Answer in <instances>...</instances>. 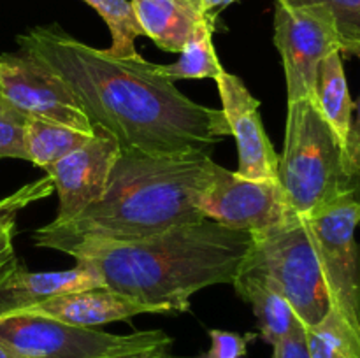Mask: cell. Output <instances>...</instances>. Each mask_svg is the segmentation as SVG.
<instances>
[{"label": "cell", "mask_w": 360, "mask_h": 358, "mask_svg": "<svg viewBox=\"0 0 360 358\" xmlns=\"http://www.w3.org/2000/svg\"><path fill=\"white\" fill-rule=\"evenodd\" d=\"M0 97L32 119L94 133L90 119L65 83L25 53L0 55Z\"/></svg>", "instance_id": "obj_10"}, {"label": "cell", "mask_w": 360, "mask_h": 358, "mask_svg": "<svg viewBox=\"0 0 360 358\" xmlns=\"http://www.w3.org/2000/svg\"><path fill=\"white\" fill-rule=\"evenodd\" d=\"M199 2H200V7H202L204 13L214 16V13H217V11L225 9V7L231 6V4L236 2V0H199Z\"/></svg>", "instance_id": "obj_29"}, {"label": "cell", "mask_w": 360, "mask_h": 358, "mask_svg": "<svg viewBox=\"0 0 360 358\" xmlns=\"http://www.w3.org/2000/svg\"><path fill=\"white\" fill-rule=\"evenodd\" d=\"M214 16H207L181 49L178 62L171 65H155V72L176 79H214L225 72L213 46Z\"/></svg>", "instance_id": "obj_18"}, {"label": "cell", "mask_w": 360, "mask_h": 358, "mask_svg": "<svg viewBox=\"0 0 360 358\" xmlns=\"http://www.w3.org/2000/svg\"><path fill=\"white\" fill-rule=\"evenodd\" d=\"M278 183L288 206L297 216L308 218L360 190L345 171V146L309 98L288 102L283 153Z\"/></svg>", "instance_id": "obj_4"}, {"label": "cell", "mask_w": 360, "mask_h": 358, "mask_svg": "<svg viewBox=\"0 0 360 358\" xmlns=\"http://www.w3.org/2000/svg\"><path fill=\"white\" fill-rule=\"evenodd\" d=\"M253 241L239 272L253 274L276 288L304 326H313L329 312L330 300L304 218L252 234Z\"/></svg>", "instance_id": "obj_5"}, {"label": "cell", "mask_w": 360, "mask_h": 358, "mask_svg": "<svg viewBox=\"0 0 360 358\" xmlns=\"http://www.w3.org/2000/svg\"><path fill=\"white\" fill-rule=\"evenodd\" d=\"M94 7L111 32V46L105 49L112 58H137L136 39L144 35L130 0H83Z\"/></svg>", "instance_id": "obj_20"}, {"label": "cell", "mask_w": 360, "mask_h": 358, "mask_svg": "<svg viewBox=\"0 0 360 358\" xmlns=\"http://www.w3.org/2000/svg\"><path fill=\"white\" fill-rule=\"evenodd\" d=\"M232 284L236 293L252 305L257 316L260 337L271 346L280 343L301 323L287 298L262 277L238 272Z\"/></svg>", "instance_id": "obj_16"}, {"label": "cell", "mask_w": 360, "mask_h": 358, "mask_svg": "<svg viewBox=\"0 0 360 358\" xmlns=\"http://www.w3.org/2000/svg\"><path fill=\"white\" fill-rule=\"evenodd\" d=\"M101 358H172V337L167 336L165 339L158 340V343L130 347V350L105 354V357Z\"/></svg>", "instance_id": "obj_27"}, {"label": "cell", "mask_w": 360, "mask_h": 358, "mask_svg": "<svg viewBox=\"0 0 360 358\" xmlns=\"http://www.w3.org/2000/svg\"><path fill=\"white\" fill-rule=\"evenodd\" d=\"M164 330L118 333L67 325L28 309L0 316V343L18 358H101L165 339Z\"/></svg>", "instance_id": "obj_7"}, {"label": "cell", "mask_w": 360, "mask_h": 358, "mask_svg": "<svg viewBox=\"0 0 360 358\" xmlns=\"http://www.w3.org/2000/svg\"><path fill=\"white\" fill-rule=\"evenodd\" d=\"M53 190H55V186H53L51 179L46 175V178L21 186L18 192L11 193L9 197L0 200V234L9 227H13V225H16V216L20 211H23L30 204L37 202V200L49 197Z\"/></svg>", "instance_id": "obj_23"}, {"label": "cell", "mask_w": 360, "mask_h": 358, "mask_svg": "<svg viewBox=\"0 0 360 358\" xmlns=\"http://www.w3.org/2000/svg\"><path fill=\"white\" fill-rule=\"evenodd\" d=\"M341 55H343L341 51H334L320 63L319 77H316V105L345 146L350 132L355 104L352 102L350 90H348Z\"/></svg>", "instance_id": "obj_17"}, {"label": "cell", "mask_w": 360, "mask_h": 358, "mask_svg": "<svg viewBox=\"0 0 360 358\" xmlns=\"http://www.w3.org/2000/svg\"><path fill=\"white\" fill-rule=\"evenodd\" d=\"M102 281L86 267L60 272H32L13 258L0 270V316L30 307L60 293L101 288Z\"/></svg>", "instance_id": "obj_14"}, {"label": "cell", "mask_w": 360, "mask_h": 358, "mask_svg": "<svg viewBox=\"0 0 360 358\" xmlns=\"http://www.w3.org/2000/svg\"><path fill=\"white\" fill-rule=\"evenodd\" d=\"M199 207L210 220L252 234L266 232L297 216L278 181L241 178L218 164L211 168Z\"/></svg>", "instance_id": "obj_9"}, {"label": "cell", "mask_w": 360, "mask_h": 358, "mask_svg": "<svg viewBox=\"0 0 360 358\" xmlns=\"http://www.w3.org/2000/svg\"><path fill=\"white\" fill-rule=\"evenodd\" d=\"M274 46L287 77L288 102H316V77L323 58L341 51L340 34L329 7L320 2L276 0Z\"/></svg>", "instance_id": "obj_8"}, {"label": "cell", "mask_w": 360, "mask_h": 358, "mask_svg": "<svg viewBox=\"0 0 360 358\" xmlns=\"http://www.w3.org/2000/svg\"><path fill=\"white\" fill-rule=\"evenodd\" d=\"M360 60V48L352 53ZM355 116H352L350 132H348L347 144H345V171L348 178L360 185V97L354 105Z\"/></svg>", "instance_id": "obj_25"}, {"label": "cell", "mask_w": 360, "mask_h": 358, "mask_svg": "<svg viewBox=\"0 0 360 358\" xmlns=\"http://www.w3.org/2000/svg\"><path fill=\"white\" fill-rule=\"evenodd\" d=\"M0 358H18V357L9 350V347H6L2 343H0Z\"/></svg>", "instance_id": "obj_30"}, {"label": "cell", "mask_w": 360, "mask_h": 358, "mask_svg": "<svg viewBox=\"0 0 360 358\" xmlns=\"http://www.w3.org/2000/svg\"><path fill=\"white\" fill-rule=\"evenodd\" d=\"M221 111L238 144L236 174L255 181H278L280 154L271 144L260 118V100L250 93L241 77L224 72L217 79Z\"/></svg>", "instance_id": "obj_12"}, {"label": "cell", "mask_w": 360, "mask_h": 358, "mask_svg": "<svg viewBox=\"0 0 360 358\" xmlns=\"http://www.w3.org/2000/svg\"><path fill=\"white\" fill-rule=\"evenodd\" d=\"M214 161L210 153H122L105 192L74 220L35 230V246L69 253L81 242H130L204 220L199 207Z\"/></svg>", "instance_id": "obj_3"}, {"label": "cell", "mask_w": 360, "mask_h": 358, "mask_svg": "<svg viewBox=\"0 0 360 358\" xmlns=\"http://www.w3.org/2000/svg\"><path fill=\"white\" fill-rule=\"evenodd\" d=\"M25 309L58 319L67 325L84 326V329H95L105 323L127 321L144 312H157V309L151 305L105 286L60 293Z\"/></svg>", "instance_id": "obj_13"}, {"label": "cell", "mask_w": 360, "mask_h": 358, "mask_svg": "<svg viewBox=\"0 0 360 358\" xmlns=\"http://www.w3.org/2000/svg\"><path fill=\"white\" fill-rule=\"evenodd\" d=\"M91 126L94 133L83 146L46 168L60 199L58 213L49 223L62 225L74 220L104 195L122 147L111 132L98 125Z\"/></svg>", "instance_id": "obj_11"}, {"label": "cell", "mask_w": 360, "mask_h": 358, "mask_svg": "<svg viewBox=\"0 0 360 358\" xmlns=\"http://www.w3.org/2000/svg\"><path fill=\"white\" fill-rule=\"evenodd\" d=\"M211 347L204 353L197 354L193 358H245L248 343L253 339V333L241 336L238 332H229V330H210Z\"/></svg>", "instance_id": "obj_24"}, {"label": "cell", "mask_w": 360, "mask_h": 358, "mask_svg": "<svg viewBox=\"0 0 360 358\" xmlns=\"http://www.w3.org/2000/svg\"><path fill=\"white\" fill-rule=\"evenodd\" d=\"M320 2L329 7L341 41V53L352 55L360 48V0H294Z\"/></svg>", "instance_id": "obj_22"}, {"label": "cell", "mask_w": 360, "mask_h": 358, "mask_svg": "<svg viewBox=\"0 0 360 358\" xmlns=\"http://www.w3.org/2000/svg\"><path fill=\"white\" fill-rule=\"evenodd\" d=\"M144 35L160 49L181 53L206 14L199 0H130Z\"/></svg>", "instance_id": "obj_15"}, {"label": "cell", "mask_w": 360, "mask_h": 358, "mask_svg": "<svg viewBox=\"0 0 360 358\" xmlns=\"http://www.w3.org/2000/svg\"><path fill=\"white\" fill-rule=\"evenodd\" d=\"M252 241V232L204 218L141 241L81 242L67 255L97 274L102 286L157 312H185L197 291L234 281Z\"/></svg>", "instance_id": "obj_2"}, {"label": "cell", "mask_w": 360, "mask_h": 358, "mask_svg": "<svg viewBox=\"0 0 360 358\" xmlns=\"http://www.w3.org/2000/svg\"><path fill=\"white\" fill-rule=\"evenodd\" d=\"M273 347V358H309L308 347H306L304 325L299 323L287 337H283Z\"/></svg>", "instance_id": "obj_26"}, {"label": "cell", "mask_w": 360, "mask_h": 358, "mask_svg": "<svg viewBox=\"0 0 360 358\" xmlns=\"http://www.w3.org/2000/svg\"><path fill=\"white\" fill-rule=\"evenodd\" d=\"M315 242L330 309L360 336V190L304 218Z\"/></svg>", "instance_id": "obj_6"}, {"label": "cell", "mask_w": 360, "mask_h": 358, "mask_svg": "<svg viewBox=\"0 0 360 358\" xmlns=\"http://www.w3.org/2000/svg\"><path fill=\"white\" fill-rule=\"evenodd\" d=\"M90 139L88 133L69 128L58 123H49L44 119H28L25 128V151L27 160L35 167L48 168L60 158L67 157L74 150L83 146Z\"/></svg>", "instance_id": "obj_19"}, {"label": "cell", "mask_w": 360, "mask_h": 358, "mask_svg": "<svg viewBox=\"0 0 360 358\" xmlns=\"http://www.w3.org/2000/svg\"><path fill=\"white\" fill-rule=\"evenodd\" d=\"M28 116L18 111L11 102L0 97V158L27 160L25 151V128Z\"/></svg>", "instance_id": "obj_21"}, {"label": "cell", "mask_w": 360, "mask_h": 358, "mask_svg": "<svg viewBox=\"0 0 360 358\" xmlns=\"http://www.w3.org/2000/svg\"><path fill=\"white\" fill-rule=\"evenodd\" d=\"M14 234H16V227H14V225L0 234V270H2L11 260L16 258V255H14Z\"/></svg>", "instance_id": "obj_28"}, {"label": "cell", "mask_w": 360, "mask_h": 358, "mask_svg": "<svg viewBox=\"0 0 360 358\" xmlns=\"http://www.w3.org/2000/svg\"><path fill=\"white\" fill-rule=\"evenodd\" d=\"M18 48L55 72L72 91L90 119L118 139L122 153L165 154L202 151L231 135L221 109L197 104L172 81L155 72V63L112 58L63 32L58 25L18 35Z\"/></svg>", "instance_id": "obj_1"}]
</instances>
